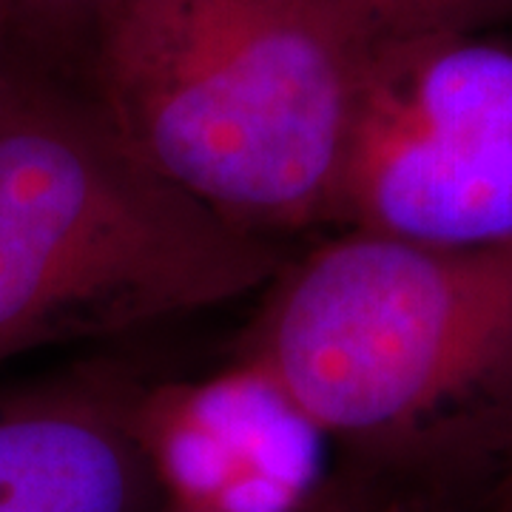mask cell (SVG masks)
<instances>
[{
	"mask_svg": "<svg viewBox=\"0 0 512 512\" xmlns=\"http://www.w3.org/2000/svg\"><path fill=\"white\" fill-rule=\"evenodd\" d=\"M367 46L439 35L476 32L490 20L512 15V0H319Z\"/></svg>",
	"mask_w": 512,
	"mask_h": 512,
	"instance_id": "7",
	"label": "cell"
},
{
	"mask_svg": "<svg viewBox=\"0 0 512 512\" xmlns=\"http://www.w3.org/2000/svg\"><path fill=\"white\" fill-rule=\"evenodd\" d=\"M239 367L316 436L419 447L512 387V239L350 228L276 276Z\"/></svg>",
	"mask_w": 512,
	"mask_h": 512,
	"instance_id": "3",
	"label": "cell"
},
{
	"mask_svg": "<svg viewBox=\"0 0 512 512\" xmlns=\"http://www.w3.org/2000/svg\"><path fill=\"white\" fill-rule=\"evenodd\" d=\"M274 242L151 171L97 103L0 80V365L222 308Z\"/></svg>",
	"mask_w": 512,
	"mask_h": 512,
	"instance_id": "2",
	"label": "cell"
},
{
	"mask_svg": "<svg viewBox=\"0 0 512 512\" xmlns=\"http://www.w3.org/2000/svg\"><path fill=\"white\" fill-rule=\"evenodd\" d=\"M174 512H220V510H205V507H180ZM291 512H353L350 510L348 501H342L339 495L330 493H319V495H308L302 504H296Z\"/></svg>",
	"mask_w": 512,
	"mask_h": 512,
	"instance_id": "9",
	"label": "cell"
},
{
	"mask_svg": "<svg viewBox=\"0 0 512 512\" xmlns=\"http://www.w3.org/2000/svg\"><path fill=\"white\" fill-rule=\"evenodd\" d=\"M9 6V15L43 18L49 23H89L94 29L97 18L109 9L114 0H3Z\"/></svg>",
	"mask_w": 512,
	"mask_h": 512,
	"instance_id": "8",
	"label": "cell"
},
{
	"mask_svg": "<svg viewBox=\"0 0 512 512\" xmlns=\"http://www.w3.org/2000/svg\"><path fill=\"white\" fill-rule=\"evenodd\" d=\"M97 109L143 163L225 220L333 222L370 49L319 0H114Z\"/></svg>",
	"mask_w": 512,
	"mask_h": 512,
	"instance_id": "1",
	"label": "cell"
},
{
	"mask_svg": "<svg viewBox=\"0 0 512 512\" xmlns=\"http://www.w3.org/2000/svg\"><path fill=\"white\" fill-rule=\"evenodd\" d=\"M154 476L123 390L72 376L0 393V512H140Z\"/></svg>",
	"mask_w": 512,
	"mask_h": 512,
	"instance_id": "5",
	"label": "cell"
},
{
	"mask_svg": "<svg viewBox=\"0 0 512 512\" xmlns=\"http://www.w3.org/2000/svg\"><path fill=\"white\" fill-rule=\"evenodd\" d=\"M359 109L424 131L512 140V46L476 32L379 43Z\"/></svg>",
	"mask_w": 512,
	"mask_h": 512,
	"instance_id": "6",
	"label": "cell"
},
{
	"mask_svg": "<svg viewBox=\"0 0 512 512\" xmlns=\"http://www.w3.org/2000/svg\"><path fill=\"white\" fill-rule=\"evenodd\" d=\"M333 222L430 245L512 239V140L424 131L359 109Z\"/></svg>",
	"mask_w": 512,
	"mask_h": 512,
	"instance_id": "4",
	"label": "cell"
}]
</instances>
